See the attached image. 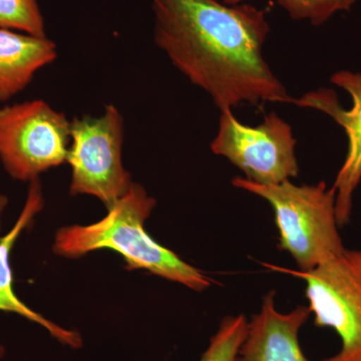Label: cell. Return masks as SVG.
I'll list each match as a JSON object with an SVG mask.
<instances>
[{
	"instance_id": "8992f818",
	"label": "cell",
	"mask_w": 361,
	"mask_h": 361,
	"mask_svg": "<svg viewBox=\"0 0 361 361\" xmlns=\"http://www.w3.org/2000/svg\"><path fill=\"white\" fill-rule=\"evenodd\" d=\"M288 272L305 282L315 326L341 339V350L320 361H361V250L345 248L314 269Z\"/></svg>"
},
{
	"instance_id": "4fadbf2b",
	"label": "cell",
	"mask_w": 361,
	"mask_h": 361,
	"mask_svg": "<svg viewBox=\"0 0 361 361\" xmlns=\"http://www.w3.org/2000/svg\"><path fill=\"white\" fill-rule=\"evenodd\" d=\"M0 27L35 37H47L37 0H0Z\"/></svg>"
},
{
	"instance_id": "277c9868",
	"label": "cell",
	"mask_w": 361,
	"mask_h": 361,
	"mask_svg": "<svg viewBox=\"0 0 361 361\" xmlns=\"http://www.w3.org/2000/svg\"><path fill=\"white\" fill-rule=\"evenodd\" d=\"M123 128L122 114L114 104L102 116L71 121L66 161L71 195H90L110 208L129 192L134 183L123 165Z\"/></svg>"
},
{
	"instance_id": "52a82bcc",
	"label": "cell",
	"mask_w": 361,
	"mask_h": 361,
	"mask_svg": "<svg viewBox=\"0 0 361 361\" xmlns=\"http://www.w3.org/2000/svg\"><path fill=\"white\" fill-rule=\"evenodd\" d=\"M296 140L288 123L272 111L260 125L251 127L237 120L231 110L221 111L219 127L211 149L224 157L260 185H274L299 175Z\"/></svg>"
},
{
	"instance_id": "6da1fadb",
	"label": "cell",
	"mask_w": 361,
	"mask_h": 361,
	"mask_svg": "<svg viewBox=\"0 0 361 361\" xmlns=\"http://www.w3.org/2000/svg\"><path fill=\"white\" fill-rule=\"evenodd\" d=\"M151 7L156 44L220 111L293 104L263 54L270 32L264 11L221 0H151Z\"/></svg>"
},
{
	"instance_id": "ba28073f",
	"label": "cell",
	"mask_w": 361,
	"mask_h": 361,
	"mask_svg": "<svg viewBox=\"0 0 361 361\" xmlns=\"http://www.w3.org/2000/svg\"><path fill=\"white\" fill-rule=\"evenodd\" d=\"M330 80L350 94L353 99L350 110L342 108L334 90L323 87L294 99L293 104L331 116L348 137V154L332 187L336 191L337 223L339 227H343L350 220L353 194L361 180V73L337 71Z\"/></svg>"
},
{
	"instance_id": "8fae6325",
	"label": "cell",
	"mask_w": 361,
	"mask_h": 361,
	"mask_svg": "<svg viewBox=\"0 0 361 361\" xmlns=\"http://www.w3.org/2000/svg\"><path fill=\"white\" fill-rule=\"evenodd\" d=\"M56 56V44L47 37L0 27V103L25 90Z\"/></svg>"
},
{
	"instance_id": "30bf717a",
	"label": "cell",
	"mask_w": 361,
	"mask_h": 361,
	"mask_svg": "<svg viewBox=\"0 0 361 361\" xmlns=\"http://www.w3.org/2000/svg\"><path fill=\"white\" fill-rule=\"evenodd\" d=\"M42 207H44V197H42V186L39 180H33L30 182L27 198L20 217L13 229L7 233L6 236L0 238V311L16 313L30 322L37 323L44 327L61 343L78 348L82 346V338L78 332L70 331L59 326L56 323L49 322L44 316L26 306L14 293L13 271L9 262L11 252L21 232L30 224L35 216L42 211ZM4 348L0 345V356L4 355Z\"/></svg>"
},
{
	"instance_id": "7a4b0ae2",
	"label": "cell",
	"mask_w": 361,
	"mask_h": 361,
	"mask_svg": "<svg viewBox=\"0 0 361 361\" xmlns=\"http://www.w3.org/2000/svg\"><path fill=\"white\" fill-rule=\"evenodd\" d=\"M155 206V199L141 185L133 184L99 222L59 229L54 239V253L66 258H80L90 252L109 249L120 253L129 269L147 270L192 290H206L212 282L210 278L157 243L145 230V221Z\"/></svg>"
},
{
	"instance_id": "7c38bea8",
	"label": "cell",
	"mask_w": 361,
	"mask_h": 361,
	"mask_svg": "<svg viewBox=\"0 0 361 361\" xmlns=\"http://www.w3.org/2000/svg\"><path fill=\"white\" fill-rule=\"evenodd\" d=\"M247 331L248 320L245 315L227 316L211 338L200 361H236Z\"/></svg>"
},
{
	"instance_id": "5bb4252c",
	"label": "cell",
	"mask_w": 361,
	"mask_h": 361,
	"mask_svg": "<svg viewBox=\"0 0 361 361\" xmlns=\"http://www.w3.org/2000/svg\"><path fill=\"white\" fill-rule=\"evenodd\" d=\"M227 4H243L245 0H221ZM355 0H277L292 20H307L312 25H322L334 16L349 11Z\"/></svg>"
},
{
	"instance_id": "5b68a950",
	"label": "cell",
	"mask_w": 361,
	"mask_h": 361,
	"mask_svg": "<svg viewBox=\"0 0 361 361\" xmlns=\"http://www.w3.org/2000/svg\"><path fill=\"white\" fill-rule=\"evenodd\" d=\"M71 121L42 99L0 109V160L13 179L37 180L66 161Z\"/></svg>"
},
{
	"instance_id": "9c48e42d",
	"label": "cell",
	"mask_w": 361,
	"mask_h": 361,
	"mask_svg": "<svg viewBox=\"0 0 361 361\" xmlns=\"http://www.w3.org/2000/svg\"><path fill=\"white\" fill-rule=\"evenodd\" d=\"M310 314V308L303 305L280 312L275 292L270 291L263 297L260 311L248 322L236 361H310L301 348L299 331Z\"/></svg>"
},
{
	"instance_id": "9a60e30c",
	"label": "cell",
	"mask_w": 361,
	"mask_h": 361,
	"mask_svg": "<svg viewBox=\"0 0 361 361\" xmlns=\"http://www.w3.org/2000/svg\"><path fill=\"white\" fill-rule=\"evenodd\" d=\"M8 205V199L4 194H0V230H1V219L6 207Z\"/></svg>"
},
{
	"instance_id": "3957f363",
	"label": "cell",
	"mask_w": 361,
	"mask_h": 361,
	"mask_svg": "<svg viewBox=\"0 0 361 361\" xmlns=\"http://www.w3.org/2000/svg\"><path fill=\"white\" fill-rule=\"evenodd\" d=\"M233 186L264 199L272 207L280 250L288 252L299 269L307 272L345 249L339 234L336 191L325 182L315 185H260L236 177Z\"/></svg>"
}]
</instances>
